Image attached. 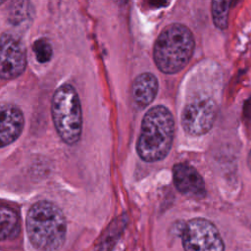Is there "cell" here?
Here are the masks:
<instances>
[{
  "label": "cell",
  "mask_w": 251,
  "mask_h": 251,
  "mask_svg": "<svg viewBox=\"0 0 251 251\" xmlns=\"http://www.w3.org/2000/svg\"><path fill=\"white\" fill-rule=\"evenodd\" d=\"M26 231L38 251H58L64 244L67 223L61 209L49 201H38L26 215Z\"/></svg>",
  "instance_id": "6da1fadb"
},
{
  "label": "cell",
  "mask_w": 251,
  "mask_h": 251,
  "mask_svg": "<svg viewBox=\"0 0 251 251\" xmlns=\"http://www.w3.org/2000/svg\"><path fill=\"white\" fill-rule=\"evenodd\" d=\"M175 133L174 117L165 106L149 109L141 123L136 143L139 157L148 163L164 159L171 150Z\"/></svg>",
  "instance_id": "7a4b0ae2"
},
{
  "label": "cell",
  "mask_w": 251,
  "mask_h": 251,
  "mask_svg": "<svg viewBox=\"0 0 251 251\" xmlns=\"http://www.w3.org/2000/svg\"><path fill=\"white\" fill-rule=\"evenodd\" d=\"M194 46V37L188 27L180 24L169 25L154 44L153 58L157 68L168 75L178 73L190 60Z\"/></svg>",
  "instance_id": "3957f363"
},
{
  "label": "cell",
  "mask_w": 251,
  "mask_h": 251,
  "mask_svg": "<svg viewBox=\"0 0 251 251\" xmlns=\"http://www.w3.org/2000/svg\"><path fill=\"white\" fill-rule=\"evenodd\" d=\"M51 114L61 139L69 145L76 144L82 132V112L78 94L73 85L65 83L55 90Z\"/></svg>",
  "instance_id": "277c9868"
},
{
  "label": "cell",
  "mask_w": 251,
  "mask_h": 251,
  "mask_svg": "<svg viewBox=\"0 0 251 251\" xmlns=\"http://www.w3.org/2000/svg\"><path fill=\"white\" fill-rule=\"evenodd\" d=\"M184 251H224L225 246L217 227L202 218L190 220L181 232Z\"/></svg>",
  "instance_id": "5b68a950"
},
{
  "label": "cell",
  "mask_w": 251,
  "mask_h": 251,
  "mask_svg": "<svg viewBox=\"0 0 251 251\" xmlns=\"http://www.w3.org/2000/svg\"><path fill=\"white\" fill-rule=\"evenodd\" d=\"M218 114L217 104L210 98H198L188 102L181 113V125L186 133L199 136L213 126Z\"/></svg>",
  "instance_id": "8992f818"
},
{
  "label": "cell",
  "mask_w": 251,
  "mask_h": 251,
  "mask_svg": "<svg viewBox=\"0 0 251 251\" xmlns=\"http://www.w3.org/2000/svg\"><path fill=\"white\" fill-rule=\"evenodd\" d=\"M26 67V51L23 41L14 33L0 35V78L13 79Z\"/></svg>",
  "instance_id": "52a82bcc"
},
{
  "label": "cell",
  "mask_w": 251,
  "mask_h": 251,
  "mask_svg": "<svg viewBox=\"0 0 251 251\" xmlns=\"http://www.w3.org/2000/svg\"><path fill=\"white\" fill-rule=\"evenodd\" d=\"M173 179L176 188L187 197L202 198L206 194L202 176L188 164H176L173 168Z\"/></svg>",
  "instance_id": "ba28073f"
},
{
  "label": "cell",
  "mask_w": 251,
  "mask_h": 251,
  "mask_svg": "<svg viewBox=\"0 0 251 251\" xmlns=\"http://www.w3.org/2000/svg\"><path fill=\"white\" fill-rule=\"evenodd\" d=\"M25 125L22 110L9 103H0V148L14 142Z\"/></svg>",
  "instance_id": "9c48e42d"
},
{
  "label": "cell",
  "mask_w": 251,
  "mask_h": 251,
  "mask_svg": "<svg viewBox=\"0 0 251 251\" xmlns=\"http://www.w3.org/2000/svg\"><path fill=\"white\" fill-rule=\"evenodd\" d=\"M157 92L158 80L153 74L143 73L135 77L131 87V96L137 108L147 107L155 99Z\"/></svg>",
  "instance_id": "30bf717a"
},
{
  "label": "cell",
  "mask_w": 251,
  "mask_h": 251,
  "mask_svg": "<svg viewBox=\"0 0 251 251\" xmlns=\"http://www.w3.org/2000/svg\"><path fill=\"white\" fill-rule=\"evenodd\" d=\"M20 229L18 213L10 207L0 205V241L15 237Z\"/></svg>",
  "instance_id": "8fae6325"
},
{
  "label": "cell",
  "mask_w": 251,
  "mask_h": 251,
  "mask_svg": "<svg viewBox=\"0 0 251 251\" xmlns=\"http://www.w3.org/2000/svg\"><path fill=\"white\" fill-rule=\"evenodd\" d=\"M30 3L28 2H13L9 7V21L16 25H20L26 22L30 17Z\"/></svg>",
  "instance_id": "7c38bea8"
},
{
  "label": "cell",
  "mask_w": 251,
  "mask_h": 251,
  "mask_svg": "<svg viewBox=\"0 0 251 251\" xmlns=\"http://www.w3.org/2000/svg\"><path fill=\"white\" fill-rule=\"evenodd\" d=\"M231 2L213 1L211 3L212 18L215 25L220 29H226L227 26L228 11Z\"/></svg>",
  "instance_id": "4fadbf2b"
},
{
  "label": "cell",
  "mask_w": 251,
  "mask_h": 251,
  "mask_svg": "<svg viewBox=\"0 0 251 251\" xmlns=\"http://www.w3.org/2000/svg\"><path fill=\"white\" fill-rule=\"evenodd\" d=\"M33 52L35 53L36 60L39 63H46L52 57L51 44L45 38H40L33 43Z\"/></svg>",
  "instance_id": "5bb4252c"
},
{
  "label": "cell",
  "mask_w": 251,
  "mask_h": 251,
  "mask_svg": "<svg viewBox=\"0 0 251 251\" xmlns=\"http://www.w3.org/2000/svg\"><path fill=\"white\" fill-rule=\"evenodd\" d=\"M247 162H248V166L251 170V151L249 152V155H248V159H247Z\"/></svg>",
  "instance_id": "9a60e30c"
},
{
  "label": "cell",
  "mask_w": 251,
  "mask_h": 251,
  "mask_svg": "<svg viewBox=\"0 0 251 251\" xmlns=\"http://www.w3.org/2000/svg\"><path fill=\"white\" fill-rule=\"evenodd\" d=\"M3 3H4V1H0V5H1V4H3Z\"/></svg>",
  "instance_id": "2e32d148"
}]
</instances>
